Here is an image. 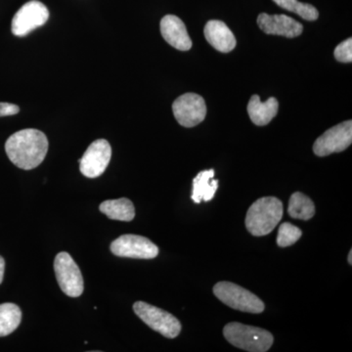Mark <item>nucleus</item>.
Returning <instances> with one entry per match:
<instances>
[{
	"instance_id": "nucleus-15",
	"label": "nucleus",
	"mask_w": 352,
	"mask_h": 352,
	"mask_svg": "<svg viewBox=\"0 0 352 352\" xmlns=\"http://www.w3.org/2000/svg\"><path fill=\"white\" fill-rule=\"evenodd\" d=\"M278 109L279 103L274 97H270L267 101L261 102L258 95H252L248 105V113L256 126H263L276 117Z\"/></svg>"
},
{
	"instance_id": "nucleus-6",
	"label": "nucleus",
	"mask_w": 352,
	"mask_h": 352,
	"mask_svg": "<svg viewBox=\"0 0 352 352\" xmlns=\"http://www.w3.org/2000/svg\"><path fill=\"white\" fill-rule=\"evenodd\" d=\"M54 270L60 288L65 295L78 298L83 293V278L78 264L68 252H59L54 261Z\"/></svg>"
},
{
	"instance_id": "nucleus-12",
	"label": "nucleus",
	"mask_w": 352,
	"mask_h": 352,
	"mask_svg": "<svg viewBox=\"0 0 352 352\" xmlns=\"http://www.w3.org/2000/svg\"><path fill=\"white\" fill-rule=\"evenodd\" d=\"M258 25L261 31L267 34L294 38L300 36L302 25L286 15H270L261 13L258 18Z\"/></svg>"
},
{
	"instance_id": "nucleus-14",
	"label": "nucleus",
	"mask_w": 352,
	"mask_h": 352,
	"mask_svg": "<svg viewBox=\"0 0 352 352\" xmlns=\"http://www.w3.org/2000/svg\"><path fill=\"white\" fill-rule=\"evenodd\" d=\"M204 32L208 43L220 52H230L237 43L233 32L227 27L226 23L221 21H210L206 25Z\"/></svg>"
},
{
	"instance_id": "nucleus-3",
	"label": "nucleus",
	"mask_w": 352,
	"mask_h": 352,
	"mask_svg": "<svg viewBox=\"0 0 352 352\" xmlns=\"http://www.w3.org/2000/svg\"><path fill=\"white\" fill-rule=\"evenodd\" d=\"M223 336L229 344L250 352L268 351L274 342L272 333L268 331L238 322L227 324Z\"/></svg>"
},
{
	"instance_id": "nucleus-2",
	"label": "nucleus",
	"mask_w": 352,
	"mask_h": 352,
	"mask_svg": "<svg viewBox=\"0 0 352 352\" xmlns=\"http://www.w3.org/2000/svg\"><path fill=\"white\" fill-rule=\"evenodd\" d=\"M283 214V203L279 199L264 197L250 207L245 215V227L252 235L263 237L274 230Z\"/></svg>"
},
{
	"instance_id": "nucleus-22",
	"label": "nucleus",
	"mask_w": 352,
	"mask_h": 352,
	"mask_svg": "<svg viewBox=\"0 0 352 352\" xmlns=\"http://www.w3.org/2000/svg\"><path fill=\"white\" fill-rule=\"evenodd\" d=\"M336 59L342 63H351L352 61V38L346 39L344 43L339 44L336 47L335 53Z\"/></svg>"
},
{
	"instance_id": "nucleus-7",
	"label": "nucleus",
	"mask_w": 352,
	"mask_h": 352,
	"mask_svg": "<svg viewBox=\"0 0 352 352\" xmlns=\"http://www.w3.org/2000/svg\"><path fill=\"white\" fill-rule=\"evenodd\" d=\"M50 19V11L43 2L32 0L24 4L12 20L11 30L14 36H27L34 30L38 29Z\"/></svg>"
},
{
	"instance_id": "nucleus-11",
	"label": "nucleus",
	"mask_w": 352,
	"mask_h": 352,
	"mask_svg": "<svg viewBox=\"0 0 352 352\" xmlns=\"http://www.w3.org/2000/svg\"><path fill=\"white\" fill-rule=\"evenodd\" d=\"M112 157V148L105 139H98L91 143L82 159L80 170L88 178H96L105 173Z\"/></svg>"
},
{
	"instance_id": "nucleus-18",
	"label": "nucleus",
	"mask_w": 352,
	"mask_h": 352,
	"mask_svg": "<svg viewBox=\"0 0 352 352\" xmlns=\"http://www.w3.org/2000/svg\"><path fill=\"white\" fill-rule=\"evenodd\" d=\"M22 311L18 305L7 302L0 305V337H6L19 327Z\"/></svg>"
},
{
	"instance_id": "nucleus-8",
	"label": "nucleus",
	"mask_w": 352,
	"mask_h": 352,
	"mask_svg": "<svg viewBox=\"0 0 352 352\" xmlns=\"http://www.w3.org/2000/svg\"><path fill=\"white\" fill-rule=\"evenodd\" d=\"M111 252L120 258L152 259L159 254V248L148 238L127 234L113 241Z\"/></svg>"
},
{
	"instance_id": "nucleus-25",
	"label": "nucleus",
	"mask_w": 352,
	"mask_h": 352,
	"mask_svg": "<svg viewBox=\"0 0 352 352\" xmlns=\"http://www.w3.org/2000/svg\"><path fill=\"white\" fill-rule=\"evenodd\" d=\"M347 261H349V263L352 264V251L351 250V252H349V258H347Z\"/></svg>"
},
{
	"instance_id": "nucleus-21",
	"label": "nucleus",
	"mask_w": 352,
	"mask_h": 352,
	"mask_svg": "<svg viewBox=\"0 0 352 352\" xmlns=\"http://www.w3.org/2000/svg\"><path fill=\"white\" fill-rule=\"evenodd\" d=\"M302 236V231L289 222H285L279 227L277 236V245L281 248L289 247L295 244Z\"/></svg>"
},
{
	"instance_id": "nucleus-17",
	"label": "nucleus",
	"mask_w": 352,
	"mask_h": 352,
	"mask_svg": "<svg viewBox=\"0 0 352 352\" xmlns=\"http://www.w3.org/2000/svg\"><path fill=\"white\" fill-rule=\"evenodd\" d=\"M100 212L113 220L131 221L135 217V208L129 199L122 198L118 200H108L101 204Z\"/></svg>"
},
{
	"instance_id": "nucleus-13",
	"label": "nucleus",
	"mask_w": 352,
	"mask_h": 352,
	"mask_svg": "<svg viewBox=\"0 0 352 352\" xmlns=\"http://www.w3.org/2000/svg\"><path fill=\"white\" fill-rule=\"evenodd\" d=\"M162 36L173 47L182 51H188L192 47L186 27L182 19L175 15L164 16L161 21Z\"/></svg>"
},
{
	"instance_id": "nucleus-9",
	"label": "nucleus",
	"mask_w": 352,
	"mask_h": 352,
	"mask_svg": "<svg viewBox=\"0 0 352 352\" xmlns=\"http://www.w3.org/2000/svg\"><path fill=\"white\" fill-rule=\"evenodd\" d=\"M352 142V122L346 120L331 127L317 138L314 145V152L316 156L326 157L333 153H340L346 150Z\"/></svg>"
},
{
	"instance_id": "nucleus-23",
	"label": "nucleus",
	"mask_w": 352,
	"mask_h": 352,
	"mask_svg": "<svg viewBox=\"0 0 352 352\" xmlns=\"http://www.w3.org/2000/svg\"><path fill=\"white\" fill-rule=\"evenodd\" d=\"M19 111L20 108L15 104L0 103V117L17 115Z\"/></svg>"
},
{
	"instance_id": "nucleus-20",
	"label": "nucleus",
	"mask_w": 352,
	"mask_h": 352,
	"mask_svg": "<svg viewBox=\"0 0 352 352\" xmlns=\"http://www.w3.org/2000/svg\"><path fill=\"white\" fill-rule=\"evenodd\" d=\"M273 1L285 10L298 14L302 19L307 21L318 19V10L311 4L302 3L298 0H273Z\"/></svg>"
},
{
	"instance_id": "nucleus-16",
	"label": "nucleus",
	"mask_w": 352,
	"mask_h": 352,
	"mask_svg": "<svg viewBox=\"0 0 352 352\" xmlns=\"http://www.w3.org/2000/svg\"><path fill=\"white\" fill-rule=\"evenodd\" d=\"M214 176V170L201 171L193 180V193L192 200L194 203L200 204L201 201H210L212 200L217 188L219 180L212 179Z\"/></svg>"
},
{
	"instance_id": "nucleus-4",
	"label": "nucleus",
	"mask_w": 352,
	"mask_h": 352,
	"mask_svg": "<svg viewBox=\"0 0 352 352\" xmlns=\"http://www.w3.org/2000/svg\"><path fill=\"white\" fill-rule=\"evenodd\" d=\"M214 294L220 302L240 311L258 314L263 312L265 308L258 296L231 282L222 281L215 284Z\"/></svg>"
},
{
	"instance_id": "nucleus-5",
	"label": "nucleus",
	"mask_w": 352,
	"mask_h": 352,
	"mask_svg": "<svg viewBox=\"0 0 352 352\" xmlns=\"http://www.w3.org/2000/svg\"><path fill=\"white\" fill-rule=\"evenodd\" d=\"M133 311L146 325L168 339H175L182 332L180 321L161 308L144 302H136Z\"/></svg>"
},
{
	"instance_id": "nucleus-19",
	"label": "nucleus",
	"mask_w": 352,
	"mask_h": 352,
	"mask_svg": "<svg viewBox=\"0 0 352 352\" xmlns=\"http://www.w3.org/2000/svg\"><path fill=\"white\" fill-rule=\"evenodd\" d=\"M288 212L293 219L309 220L314 217L315 205L309 197L296 192L289 198Z\"/></svg>"
},
{
	"instance_id": "nucleus-10",
	"label": "nucleus",
	"mask_w": 352,
	"mask_h": 352,
	"mask_svg": "<svg viewBox=\"0 0 352 352\" xmlns=\"http://www.w3.org/2000/svg\"><path fill=\"white\" fill-rule=\"evenodd\" d=\"M173 111L178 124L184 127H194L205 120L207 106L200 95L186 94L173 102Z\"/></svg>"
},
{
	"instance_id": "nucleus-1",
	"label": "nucleus",
	"mask_w": 352,
	"mask_h": 352,
	"mask_svg": "<svg viewBox=\"0 0 352 352\" xmlns=\"http://www.w3.org/2000/svg\"><path fill=\"white\" fill-rule=\"evenodd\" d=\"M6 151L16 166L25 170H32L45 159L48 151L47 138L38 129H23L7 139Z\"/></svg>"
},
{
	"instance_id": "nucleus-24",
	"label": "nucleus",
	"mask_w": 352,
	"mask_h": 352,
	"mask_svg": "<svg viewBox=\"0 0 352 352\" xmlns=\"http://www.w3.org/2000/svg\"><path fill=\"white\" fill-rule=\"evenodd\" d=\"M4 270H6V261L0 256V284L3 281Z\"/></svg>"
}]
</instances>
